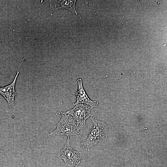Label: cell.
Returning <instances> with one entry per match:
<instances>
[{"label":"cell","instance_id":"obj_1","mask_svg":"<svg viewBox=\"0 0 167 167\" xmlns=\"http://www.w3.org/2000/svg\"><path fill=\"white\" fill-rule=\"evenodd\" d=\"M90 118L93 123V126L87 139L81 143V147L84 150H89L93 146L107 138V128L103 120L99 117L92 115Z\"/></svg>","mask_w":167,"mask_h":167},{"label":"cell","instance_id":"obj_2","mask_svg":"<svg viewBox=\"0 0 167 167\" xmlns=\"http://www.w3.org/2000/svg\"><path fill=\"white\" fill-rule=\"evenodd\" d=\"M80 127L70 115L63 113L59 122L57 124L56 129L49 133L48 135L50 137L57 135H75L80 137Z\"/></svg>","mask_w":167,"mask_h":167},{"label":"cell","instance_id":"obj_3","mask_svg":"<svg viewBox=\"0 0 167 167\" xmlns=\"http://www.w3.org/2000/svg\"><path fill=\"white\" fill-rule=\"evenodd\" d=\"M67 137L66 145L58 154V156L63 160L66 167H76L80 162L81 153L72 148L69 137Z\"/></svg>","mask_w":167,"mask_h":167},{"label":"cell","instance_id":"obj_4","mask_svg":"<svg viewBox=\"0 0 167 167\" xmlns=\"http://www.w3.org/2000/svg\"><path fill=\"white\" fill-rule=\"evenodd\" d=\"M91 109L89 105L80 103L75 105L72 109L68 110L65 113L71 115L79 127H83L86 120L90 118L92 116Z\"/></svg>","mask_w":167,"mask_h":167},{"label":"cell","instance_id":"obj_5","mask_svg":"<svg viewBox=\"0 0 167 167\" xmlns=\"http://www.w3.org/2000/svg\"><path fill=\"white\" fill-rule=\"evenodd\" d=\"M19 72L17 71L12 82L10 84L3 87H0V94L7 101L9 106L13 105L15 97L17 95L15 90V85Z\"/></svg>","mask_w":167,"mask_h":167},{"label":"cell","instance_id":"obj_6","mask_svg":"<svg viewBox=\"0 0 167 167\" xmlns=\"http://www.w3.org/2000/svg\"><path fill=\"white\" fill-rule=\"evenodd\" d=\"M77 81L78 82V90L77 92L73 93L75 94L76 96V101L74 105L81 103L89 105L91 109L96 107L98 104V102L96 101H92L88 97L83 88L82 79H79Z\"/></svg>","mask_w":167,"mask_h":167},{"label":"cell","instance_id":"obj_7","mask_svg":"<svg viewBox=\"0 0 167 167\" xmlns=\"http://www.w3.org/2000/svg\"><path fill=\"white\" fill-rule=\"evenodd\" d=\"M76 0H49L50 8L53 10L65 9L69 10L76 15L75 9Z\"/></svg>","mask_w":167,"mask_h":167},{"label":"cell","instance_id":"obj_8","mask_svg":"<svg viewBox=\"0 0 167 167\" xmlns=\"http://www.w3.org/2000/svg\"></svg>","mask_w":167,"mask_h":167}]
</instances>
